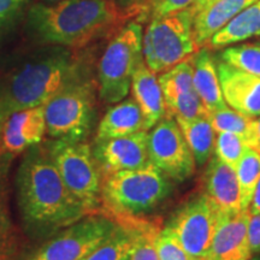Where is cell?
Here are the masks:
<instances>
[{
  "instance_id": "26",
  "label": "cell",
  "mask_w": 260,
  "mask_h": 260,
  "mask_svg": "<svg viewBox=\"0 0 260 260\" xmlns=\"http://www.w3.org/2000/svg\"><path fill=\"white\" fill-rule=\"evenodd\" d=\"M235 170L241 193V207L242 210H248L260 180V152L258 149H247Z\"/></svg>"
},
{
  "instance_id": "32",
  "label": "cell",
  "mask_w": 260,
  "mask_h": 260,
  "mask_svg": "<svg viewBox=\"0 0 260 260\" xmlns=\"http://www.w3.org/2000/svg\"><path fill=\"white\" fill-rule=\"evenodd\" d=\"M159 260H203L190 255L167 226L157 236Z\"/></svg>"
},
{
  "instance_id": "35",
  "label": "cell",
  "mask_w": 260,
  "mask_h": 260,
  "mask_svg": "<svg viewBox=\"0 0 260 260\" xmlns=\"http://www.w3.org/2000/svg\"><path fill=\"white\" fill-rule=\"evenodd\" d=\"M248 242L252 254L260 253V212H249L248 219Z\"/></svg>"
},
{
  "instance_id": "30",
  "label": "cell",
  "mask_w": 260,
  "mask_h": 260,
  "mask_svg": "<svg viewBox=\"0 0 260 260\" xmlns=\"http://www.w3.org/2000/svg\"><path fill=\"white\" fill-rule=\"evenodd\" d=\"M135 241L130 260H159L157 236L160 230L154 224L138 222L134 217Z\"/></svg>"
},
{
  "instance_id": "27",
  "label": "cell",
  "mask_w": 260,
  "mask_h": 260,
  "mask_svg": "<svg viewBox=\"0 0 260 260\" xmlns=\"http://www.w3.org/2000/svg\"><path fill=\"white\" fill-rule=\"evenodd\" d=\"M159 83L164 94V99L177 94L193 92V63L191 58L181 61L171 69L161 73L158 76Z\"/></svg>"
},
{
  "instance_id": "23",
  "label": "cell",
  "mask_w": 260,
  "mask_h": 260,
  "mask_svg": "<svg viewBox=\"0 0 260 260\" xmlns=\"http://www.w3.org/2000/svg\"><path fill=\"white\" fill-rule=\"evenodd\" d=\"M129 218L123 217L122 224H118L111 235L82 260H130L136 232L134 217Z\"/></svg>"
},
{
  "instance_id": "25",
  "label": "cell",
  "mask_w": 260,
  "mask_h": 260,
  "mask_svg": "<svg viewBox=\"0 0 260 260\" xmlns=\"http://www.w3.org/2000/svg\"><path fill=\"white\" fill-rule=\"evenodd\" d=\"M8 164L0 160V260H11L18 248V234L9 207Z\"/></svg>"
},
{
  "instance_id": "7",
  "label": "cell",
  "mask_w": 260,
  "mask_h": 260,
  "mask_svg": "<svg viewBox=\"0 0 260 260\" xmlns=\"http://www.w3.org/2000/svg\"><path fill=\"white\" fill-rule=\"evenodd\" d=\"M94 87L84 77L70 83L45 104L47 134L53 139L84 141L95 116Z\"/></svg>"
},
{
  "instance_id": "38",
  "label": "cell",
  "mask_w": 260,
  "mask_h": 260,
  "mask_svg": "<svg viewBox=\"0 0 260 260\" xmlns=\"http://www.w3.org/2000/svg\"><path fill=\"white\" fill-rule=\"evenodd\" d=\"M216 2V0H197V2L194 3V5L191 6L189 9L191 15L195 16L198 14V12H200L201 10H204L205 8H207V6L212 4V3Z\"/></svg>"
},
{
  "instance_id": "14",
  "label": "cell",
  "mask_w": 260,
  "mask_h": 260,
  "mask_svg": "<svg viewBox=\"0 0 260 260\" xmlns=\"http://www.w3.org/2000/svg\"><path fill=\"white\" fill-rule=\"evenodd\" d=\"M46 133L44 105L19 110L6 118L3 126L0 152L21 153L40 144Z\"/></svg>"
},
{
  "instance_id": "34",
  "label": "cell",
  "mask_w": 260,
  "mask_h": 260,
  "mask_svg": "<svg viewBox=\"0 0 260 260\" xmlns=\"http://www.w3.org/2000/svg\"><path fill=\"white\" fill-rule=\"evenodd\" d=\"M28 0H0V30L11 27L22 15Z\"/></svg>"
},
{
  "instance_id": "3",
  "label": "cell",
  "mask_w": 260,
  "mask_h": 260,
  "mask_svg": "<svg viewBox=\"0 0 260 260\" xmlns=\"http://www.w3.org/2000/svg\"><path fill=\"white\" fill-rule=\"evenodd\" d=\"M83 77L80 61L59 47L28 61L0 82V113L5 119L16 111L45 105L51 98Z\"/></svg>"
},
{
  "instance_id": "16",
  "label": "cell",
  "mask_w": 260,
  "mask_h": 260,
  "mask_svg": "<svg viewBox=\"0 0 260 260\" xmlns=\"http://www.w3.org/2000/svg\"><path fill=\"white\" fill-rule=\"evenodd\" d=\"M219 216L242 211L241 193L236 170L214 155L209 160L206 171V193H205Z\"/></svg>"
},
{
  "instance_id": "4",
  "label": "cell",
  "mask_w": 260,
  "mask_h": 260,
  "mask_svg": "<svg viewBox=\"0 0 260 260\" xmlns=\"http://www.w3.org/2000/svg\"><path fill=\"white\" fill-rule=\"evenodd\" d=\"M170 186L169 177L149 162L146 167L106 176L102 198L118 216L136 217L158 206L170 193Z\"/></svg>"
},
{
  "instance_id": "18",
  "label": "cell",
  "mask_w": 260,
  "mask_h": 260,
  "mask_svg": "<svg viewBox=\"0 0 260 260\" xmlns=\"http://www.w3.org/2000/svg\"><path fill=\"white\" fill-rule=\"evenodd\" d=\"M191 63H193L194 89L207 111L212 113L217 110L226 107L228 105L220 88L217 64L214 63L207 48H200L191 57Z\"/></svg>"
},
{
  "instance_id": "40",
  "label": "cell",
  "mask_w": 260,
  "mask_h": 260,
  "mask_svg": "<svg viewBox=\"0 0 260 260\" xmlns=\"http://www.w3.org/2000/svg\"><path fill=\"white\" fill-rule=\"evenodd\" d=\"M256 119H258V146H259V152H260V116Z\"/></svg>"
},
{
  "instance_id": "39",
  "label": "cell",
  "mask_w": 260,
  "mask_h": 260,
  "mask_svg": "<svg viewBox=\"0 0 260 260\" xmlns=\"http://www.w3.org/2000/svg\"><path fill=\"white\" fill-rule=\"evenodd\" d=\"M5 119L3 118L2 113H0V145H2V134H3V126H4Z\"/></svg>"
},
{
  "instance_id": "5",
  "label": "cell",
  "mask_w": 260,
  "mask_h": 260,
  "mask_svg": "<svg viewBox=\"0 0 260 260\" xmlns=\"http://www.w3.org/2000/svg\"><path fill=\"white\" fill-rule=\"evenodd\" d=\"M193 21L189 9L151 19L142 39V53L145 64L154 74L171 69L200 50Z\"/></svg>"
},
{
  "instance_id": "15",
  "label": "cell",
  "mask_w": 260,
  "mask_h": 260,
  "mask_svg": "<svg viewBox=\"0 0 260 260\" xmlns=\"http://www.w3.org/2000/svg\"><path fill=\"white\" fill-rule=\"evenodd\" d=\"M217 71L226 105L237 112L260 116V77L236 69L220 60Z\"/></svg>"
},
{
  "instance_id": "10",
  "label": "cell",
  "mask_w": 260,
  "mask_h": 260,
  "mask_svg": "<svg viewBox=\"0 0 260 260\" xmlns=\"http://www.w3.org/2000/svg\"><path fill=\"white\" fill-rule=\"evenodd\" d=\"M149 160L165 176L182 182L195 171L193 153L176 119L165 116L148 133Z\"/></svg>"
},
{
  "instance_id": "19",
  "label": "cell",
  "mask_w": 260,
  "mask_h": 260,
  "mask_svg": "<svg viewBox=\"0 0 260 260\" xmlns=\"http://www.w3.org/2000/svg\"><path fill=\"white\" fill-rule=\"evenodd\" d=\"M146 129L145 117L134 99L122 100L112 106L100 121L96 142L122 138Z\"/></svg>"
},
{
  "instance_id": "2",
  "label": "cell",
  "mask_w": 260,
  "mask_h": 260,
  "mask_svg": "<svg viewBox=\"0 0 260 260\" xmlns=\"http://www.w3.org/2000/svg\"><path fill=\"white\" fill-rule=\"evenodd\" d=\"M17 201L22 219L38 235H51L89 212L60 177L47 147H30L17 171Z\"/></svg>"
},
{
  "instance_id": "9",
  "label": "cell",
  "mask_w": 260,
  "mask_h": 260,
  "mask_svg": "<svg viewBox=\"0 0 260 260\" xmlns=\"http://www.w3.org/2000/svg\"><path fill=\"white\" fill-rule=\"evenodd\" d=\"M117 225L107 217H84L65 228L25 260H82L105 241Z\"/></svg>"
},
{
  "instance_id": "29",
  "label": "cell",
  "mask_w": 260,
  "mask_h": 260,
  "mask_svg": "<svg viewBox=\"0 0 260 260\" xmlns=\"http://www.w3.org/2000/svg\"><path fill=\"white\" fill-rule=\"evenodd\" d=\"M220 60L236 69L260 77V44L228 46L220 54Z\"/></svg>"
},
{
  "instance_id": "13",
  "label": "cell",
  "mask_w": 260,
  "mask_h": 260,
  "mask_svg": "<svg viewBox=\"0 0 260 260\" xmlns=\"http://www.w3.org/2000/svg\"><path fill=\"white\" fill-rule=\"evenodd\" d=\"M249 210L220 216L209 253L204 260H248Z\"/></svg>"
},
{
  "instance_id": "8",
  "label": "cell",
  "mask_w": 260,
  "mask_h": 260,
  "mask_svg": "<svg viewBox=\"0 0 260 260\" xmlns=\"http://www.w3.org/2000/svg\"><path fill=\"white\" fill-rule=\"evenodd\" d=\"M48 154L69 190L92 212L102 199V176L90 146L86 141L54 139Z\"/></svg>"
},
{
  "instance_id": "17",
  "label": "cell",
  "mask_w": 260,
  "mask_h": 260,
  "mask_svg": "<svg viewBox=\"0 0 260 260\" xmlns=\"http://www.w3.org/2000/svg\"><path fill=\"white\" fill-rule=\"evenodd\" d=\"M130 89L145 117L146 129H152L167 115V107L157 74L149 69L145 60L136 69Z\"/></svg>"
},
{
  "instance_id": "21",
  "label": "cell",
  "mask_w": 260,
  "mask_h": 260,
  "mask_svg": "<svg viewBox=\"0 0 260 260\" xmlns=\"http://www.w3.org/2000/svg\"><path fill=\"white\" fill-rule=\"evenodd\" d=\"M260 37V0L252 3L205 44V48L228 46Z\"/></svg>"
},
{
  "instance_id": "1",
  "label": "cell",
  "mask_w": 260,
  "mask_h": 260,
  "mask_svg": "<svg viewBox=\"0 0 260 260\" xmlns=\"http://www.w3.org/2000/svg\"><path fill=\"white\" fill-rule=\"evenodd\" d=\"M145 10L123 6L116 0H64L32 5L28 24L42 42L81 48L106 35L118 32L129 19L142 18Z\"/></svg>"
},
{
  "instance_id": "41",
  "label": "cell",
  "mask_w": 260,
  "mask_h": 260,
  "mask_svg": "<svg viewBox=\"0 0 260 260\" xmlns=\"http://www.w3.org/2000/svg\"><path fill=\"white\" fill-rule=\"evenodd\" d=\"M42 2L47 3V4H57V3L64 2V0H42Z\"/></svg>"
},
{
  "instance_id": "36",
  "label": "cell",
  "mask_w": 260,
  "mask_h": 260,
  "mask_svg": "<svg viewBox=\"0 0 260 260\" xmlns=\"http://www.w3.org/2000/svg\"><path fill=\"white\" fill-rule=\"evenodd\" d=\"M116 2L123 6H139L144 9L145 12H148L151 4V0H116Z\"/></svg>"
},
{
  "instance_id": "20",
  "label": "cell",
  "mask_w": 260,
  "mask_h": 260,
  "mask_svg": "<svg viewBox=\"0 0 260 260\" xmlns=\"http://www.w3.org/2000/svg\"><path fill=\"white\" fill-rule=\"evenodd\" d=\"M254 2L256 0H216L198 12L194 16L193 28L199 47L203 48L216 32Z\"/></svg>"
},
{
  "instance_id": "12",
  "label": "cell",
  "mask_w": 260,
  "mask_h": 260,
  "mask_svg": "<svg viewBox=\"0 0 260 260\" xmlns=\"http://www.w3.org/2000/svg\"><path fill=\"white\" fill-rule=\"evenodd\" d=\"M93 155L100 174L105 175V177L115 172L146 167L151 162L148 155V130L96 142Z\"/></svg>"
},
{
  "instance_id": "42",
  "label": "cell",
  "mask_w": 260,
  "mask_h": 260,
  "mask_svg": "<svg viewBox=\"0 0 260 260\" xmlns=\"http://www.w3.org/2000/svg\"><path fill=\"white\" fill-rule=\"evenodd\" d=\"M248 260H260V253H256V254H253Z\"/></svg>"
},
{
  "instance_id": "22",
  "label": "cell",
  "mask_w": 260,
  "mask_h": 260,
  "mask_svg": "<svg viewBox=\"0 0 260 260\" xmlns=\"http://www.w3.org/2000/svg\"><path fill=\"white\" fill-rule=\"evenodd\" d=\"M176 122L193 153L197 167H204L211 159L216 144L217 133L210 121V116Z\"/></svg>"
},
{
  "instance_id": "24",
  "label": "cell",
  "mask_w": 260,
  "mask_h": 260,
  "mask_svg": "<svg viewBox=\"0 0 260 260\" xmlns=\"http://www.w3.org/2000/svg\"><path fill=\"white\" fill-rule=\"evenodd\" d=\"M210 121L216 133H232L241 138L249 148L259 151L258 119L255 117L246 116L226 106L210 113Z\"/></svg>"
},
{
  "instance_id": "33",
  "label": "cell",
  "mask_w": 260,
  "mask_h": 260,
  "mask_svg": "<svg viewBox=\"0 0 260 260\" xmlns=\"http://www.w3.org/2000/svg\"><path fill=\"white\" fill-rule=\"evenodd\" d=\"M197 0H151L148 14L152 18L162 17L190 9Z\"/></svg>"
},
{
  "instance_id": "37",
  "label": "cell",
  "mask_w": 260,
  "mask_h": 260,
  "mask_svg": "<svg viewBox=\"0 0 260 260\" xmlns=\"http://www.w3.org/2000/svg\"><path fill=\"white\" fill-rule=\"evenodd\" d=\"M249 212L251 213H259L260 212V180L256 184L254 195H253L252 203L249 205Z\"/></svg>"
},
{
  "instance_id": "11",
  "label": "cell",
  "mask_w": 260,
  "mask_h": 260,
  "mask_svg": "<svg viewBox=\"0 0 260 260\" xmlns=\"http://www.w3.org/2000/svg\"><path fill=\"white\" fill-rule=\"evenodd\" d=\"M219 217L209 198L203 194L182 207L167 228L190 255L204 260Z\"/></svg>"
},
{
  "instance_id": "28",
  "label": "cell",
  "mask_w": 260,
  "mask_h": 260,
  "mask_svg": "<svg viewBox=\"0 0 260 260\" xmlns=\"http://www.w3.org/2000/svg\"><path fill=\"white\" fill-rule=\"evenodd\" d=\"M167 115L176 121H191L200 117L210 116V112L201 102L197 92L182 93L165 99Z\"/></svg>"
},
{
  "instance_id": "6",
  "label": "cell",
  "mask_w": 260,
  "mask_h": 260,
  "mask_svg": "<svg viewBox=\"0 0 260 260\" xmlns=\"http://www.w3.org/2000/svg\"><path fill=\"white\" fill-rule=\"evenodd\" d=\"M142 25L130 21L107 45L99 63V94L107 104L125 99L139 65L144 61Z\"/></svg>"
},
{
  "instance_id": "31",
  "label": "cell",
  "mask_w": 260,
  "mask_h": 260,
  "mask_svg": "<svg viewBox=\"0 0 260 260\" xmlns=\"http://www.w3.org/2000/svg\"><path fill=\"white\" fill-rule=\"evenodd\" d=\"M249 147L241 138L232 133H217L214 153L220 161L235 169Z\"/></svg>"
}]
</instances>
